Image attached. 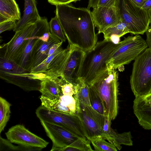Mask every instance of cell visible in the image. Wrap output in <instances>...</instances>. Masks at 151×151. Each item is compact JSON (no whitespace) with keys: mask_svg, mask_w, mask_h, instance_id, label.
<instances>
[{"mask_svg":"<svg viewBox=\"0 0 151 151\" xmlns=\"http://www.w3.org/2000/svg\"><path fill=\"white\" fill-rule=\"evenodd\" d=\"M56 7L55 16L69 45L85 52L93 48L98 42L97 35L90 9L76 7L70 3Z\"/></svg>","mask_w":151,"mask_h":151,"instance_id":"obj_1","label":"cell"},{"mask_svg":"<svg viewBox=\"0 0 151 151\" xmlns=\"http://www.w3.org/2000/svg\"><path fill=\"white\" fill-rule=\"evenodd\" d=\"M118 73L111 67L101 74L89 86L100 98L104 115L111 121L117 116L118 111Z\"/></svg>","mask_w":151,"mask_h":151,"instance_id":"obj_2","label":"cell"},{"mask_svg":"<svg viewBox=\"0 0 151 151\" xmlns=\"http://www.w3.org/2000/svg\"><path fill=\"white\" fill-rule=\"evenodd\" d=\"M118 43L115 44L104 39L97 42L93 48L86 52L81 69L80 80L90 86L107 69V62L117 48Z\"/></svg>","mask_w":151,"mask_h":151,"instance_id":"obj_3","label":"cell"},{"mask_svg":"<svg viewBox=\"0 0 151 151\" xmlns=\"http://www.w3.org/2000/svg\"><path fill=\"white\" fill-rule=\"evenodd\" d=\"M69 56L68 46L64 49L61 46L29 72L22 74L41 81L57 78L63 76Z\"/></svg>","mask_w":151,"mask_h":151,"instance_id":"obj_4","label":"cell"},{"mask_svg":"<svg viewBox=\"0 0 151 151\" xmlns=\"http://www.w3.org/2000/svg\"><path fill=\"white\" fill-rule=\"evenodd\" d=\"M130 83L135 97L151 92V49L147 47L134 60Z\"/></svg>","mask_w":151,"mask_h":151,"instance_id":"obj_5","label":"cell"},{"mask_svg":"<svg viewBox=\"0 0 151 151\" xmlns=\"http://www.w3.org/2000/svg\"><path fill=\"white\" fill-rule=\"evenodd\" d=\"M147 47L146 40L139 35L125 37L107 62V66L116 69L129 64Z\"/></svg>","mask_w":151,"mask_h":151,"instance_id":"obj_6","label":"cell"},{"mask_svg":"<svg viewBox=\"0 0 151 151\" xmlns=\"http://www.w3.org/2000/svg\"><path fill=\"white\" fill-rule=\"evenodd\" d=\"M40 120L52 123L64 128L78 137L86 138L84 127L77 114H70L48 109L41 105L36 110Z\"/></svg>","mask_w":151,"mask_h":151,"instance_id":"obj_7","label":"cell"},{"mask_svg":"<svg viewBox=\"0 0 151 151\" xmlns=\"http://www.w3.org/2000/svg\"><path fill=\"white\" fill-rule=\"evenodd\" d=\"M119 8L121 20L126 24L129 33L136 35L146 32L150 24L148 10L137 6L131 0H120Z\"/></svg>","mask_w":151,"mask_h":151,"instance_id":"obj_8","label":"cell"},{"mask_svg":"<svg viewBox=\"0 0 151 151\" xmlns=\"http://www.w3.org/2000/svg\"><path fill=\"white\" fill-rule=\"evenodd\" d=\"M76 102V114L82 122L86 138L90 140L95 137L102 138L106 116L91 106Z\"/></svg>","mask_w":151,"mask_h":151,"instance_id":"obj_9","label":"cell"},{"mask_svg":"<svg viewBox=\"0 0 151 151\" xmlns=\"http://www.w3.org/2000/svg\"><path fill=\"white\" fill-rule=\"evenodd\" d=\"M36 26V23L30 24L15 32L9 42L0 46V52L17 62L25 47L27 38L30 35Z\"/></svg>","mask_w":151,"mask_h":151,"instance_id":"obj_10","label":"cell"},{"mask_svg":"<svg viewBox=\"0 0 151 151\" xmlns=\"http://www.w3.org/2000/svg\"><path fill=\"white\" fill-rule=\"evenodd\" d=\"M5 134L8 139L18 145L43 149L49 144L22 125L17 124L12 127Z\"/></svg>","mask_w":151,"mask_h":151,"instance_id":"obj_11","label":"cell"},{"mask_svg":"<svg viewBox=\"0 0 151 151\" xmlns=\"http://www.w3.org/2000/svg\"><path fill=\"white\" fill-rule=\"evenodd\" d=\"M40 122L47 136L52 142L51 151H59L80 138L60 126L42 120Z\"/></svg>","mask_w":151,"mask_h":151,"instance_id":"obj_12","label":"cell"},{"mask_svg":"<svg viewBox=\"0 0 151 151\" xmlns=\"http://www.w3.org/2000/svg\"><path fill=\"white\" fill-rule=\"evenodd\" d=\"M91 13L94 26L98 30V34L103 33L108 28L121 21L119 5L96 7L93 8Z\"/></svg>","mask_w":151,"mask_h":151,"instance_id":"obj_13","label":"cell"},{"mask_svg":"<svg viewBox=\"0 0 151 151\" xmlns=\"http://www.w3.org/2000/svg\"><path fill=\"white\" fill-rule=\"evenodd\" d=\"M36 26L30 35L27 38L26 42L23 52L17 63L28 71L31 53L35 43L39 37L45 32H50L47 19L41 17L36 22Z\"/></svg>","mask_w":151,"mask_h":151,"instance_id":"obj_14","label":"cell"},{"mask_svg":"<svg viewBox=\"0 0 151 151\" xmlns=\"http://www.w3.org/2000/svg\"><path fill=\"white\" fill-rule=\"evenodd\" d=\"M69 56L63 76L67 80L78 82L80 81L81 69L86 52L81 49L69 45Z\"/></svg>","mask_w":151,"mask_h":151,"instance_id":"obj_15","label":"cell"},{"mask_svg":"<svg viewBox=\"0 0 151 151\" xmlns=\"http://www.w3.org/2000/svg\"><path fill=\"white\" fill-rule=\"evenodd\" d=\"M133 109L140 125L145 129H151V92L144 96L135 97Z\"/></svg>","mask_w":151,"mask_h":151,"instance_id":"obj_16","label":"cell"},{"mask_svg":"<svg viewBox=\"0 0 151 151\" xmlns=\"http://www.w3.org/2000/svg\"><path fill=\"white\" fill-rule=\"evenodd\" d=\"M60 41L51 34L47 42H43L39 39L35 43L31 53L28 72H29L45 60L48 56L51 47Z\"/></svg>","mask_w":151,"mask_h":151,"instance_id":"obj_17","label":"cell"},{"mask_svg":"<svg viewBox=\"0 0 151 151\" xmlns=\"http://www.w3.org/2000/svg\"><path fill=\"white\" fill-rule=\"evenodd\" d=\"M41 105L54 110L70 114H76L77 102L73 96L62 95L50 100L40 96Z\"/></svg>","mask_w":151,"mask_h":151,"instance_id":"obj_18","label":"cell"},{"mask_svg":"<svg viewBox=\"0 0 151 151\" xmlns=\"http://www.w3.org/2000/svg\"><path fill=\"white\" fill-rule=\"evenodd\" d=\"M0 78L6 82L16 85L27 91H39L41 81L16 74L0 72Z\"/></svg>","mask_w":151,"mask_h":151,"instance_id":"obj_19","label":"cell"},{"mask_svg":"<svg viewBox=\"0 0 151 151\" xmlns=\"http://www.w3.org/2000/svg\"><path fill=\"white\" fill-rule=\"evenodd\" d=\"M111 121L108 120L106 117L102 138L114 144L118 150H120L122 149L121 145H132V137L130 132L117 133L111 128Z\"/></svg>","mask_w":151,"mask_h":151,"instance_id":"obj_20","label":"cell"},{"mask_svg":"<svg viewBox=\"0 0 151 151\" xmlns=\"http://www.w3.org/2000/svg\"><path fill=\"white\" fill-rule=\"evenodd\" d=\"M24 10L23 15L20 19L17 22L13 29L16 32L27 25L35 23L39 20L40 16L36 6L35 0H24Z\"/></svg>","mask_w":151,"mask_h":151,"instance_id":"obj_21","label":"cell"},{"mask_svg":"<svg viewBox=\"0 0 151 151\" xmlns=\"http://www.w3.org/2000/svg\"><path fill=\"white\" fill-rule=\"evenodd\" d=\"M19 7L15 0H0V23L21 19Z\"/></svg>","mask_w":151,"mask_h":151,"instance_id":"obj_22","label":"cell"},{"mask_svg":"<svg viewBox=\"0 0 151 151\" xmlns=\"http://www.w3.org/2000/svg\"><path fill=\"white\" fill-rule=\"evenodd\" d=\"M41 97L54 100L63 95L60 88L54 79H47L41 82L39 90Z\"/></svg>","mask_w":151,"mask_h":151,"instance_id":"obj_23","label":"cell"},{"mask_svg":"<svg viewBox=\"0 0 151 151\" xmlns=\"http://www.w3.org/2000/svg\"><path fill=\"white\" fill-rule=\"evenodd\" d=\"M128 33L129 31L127 25L121 21L117 24L107 29L103 33L104 39L117 44L119 42L120 37Z\"/></svg>","mask_w":151,"mask_h":151,"instance_id":"obj_24","label":"cell"},{"mask_svg":"<svg viewBox=\"0 0 151 151\" xmlns=\"http://www.w3.org/2000/svg\"><path fill=\"white\" fill-rule=\"evenodd\" d=\"M0 72L22 74L28 72L15 61L0 52Z\"/></svg>","mask_w":151,"mask_h":151,"instance_id":"obj_25","label":"cell"},{"mask_svg":"<svg viewBox=\"0 0 151 151\" xmlns=\"http://www.w3.org/2000/svg\"><path fill=\"white\" fill-rule=\"evenodd\" d=\"M90 141L86 138H78L67 147L59 151H93L90 144Z\"/></svg>","mask_w":151,"mask_h":151,"instance_id":"obj_26","label":"cell"},{"mask_svg":"<svg viewBox=\"0 0 151 151\" xmlns=\"http://www.w3.org/2000/svg\"><path fill=\"white\" fill-rule=\"evenodd\" d=\"M11 104L4 98L0 97V133L3 131L9 121Z\"/></svg>","mask_w":151,"mask_h":151,"instance_id":"obj_27","label":"cell"},{"mask_svg":"<svg viewBox=\"0 0 151 151\" xmlns=\"http://www.w3.org/2000/svg\"><path fill=\"white\" fill-rule=\"evenodd\" d=\"M0 151H40L42 148L27 147L20 145H14L8 139L0 137Z\"/></svg>","mask_w":151,"mask_h":151,"instance_id":"obj_28","label":"cell"},{"mask_svg":"<svg viewBox=\"0 0 151 151\" xmlns=\"http://www.w3.org/2000/svg\"><path fill=\"white\" fill-rule=\"evenodd\" d=\"M80 80L78 89L74 97L76 102L91 106L90 100L89 86L83 81Z\"/></svg>","mask_w":151,"mask_h":151,"instance_id":"obj_29","label":"cell"},{"mask_svg":"<svg viewBox=\"0 0 151 151\" xmlns=\"http://www.w3.org/2000/svg\"><path fill=\"white\" fill-rule=\"evenodd\" d=\"M96 151H117L118 150L113 144L106 141L101 137H96L90 140Z\"/></svg>","mask_w":151,"mask_h":151,"instance_id":"obj_30","label":"cell"},{"mask_svg":"<svg viewBox=\"0 0 151 151\" xmlns=\"http://www.w3.org/2000/svg\"><path fill=\"white\" fill-rule=\"evenodd\" d=\"M50 32L51 35L63 42L66 41V38L61 25L56 16L52 18L49 22Z\"/></svg>","mask_w":151,"mask_h":151,"instance_id":"obj_31","label":"cell"},{"mask_svg":"<svg viewBox=\"0 0 151 151\" xmlns=\"http://www.w3.org/2000/svg\"><path fill=\"white\" fill-rule=\"evenodd\" d=\"M89 90L90 100L91 106L97 112L104 115V108L100 98L97 93L90 87Z\"/></svg>","mask_w":151,"mask_h":151,"instance_id":"obj_32","label":"cell"},{"mask_svg":"<svg viewBox=\"0 0 151 151\" xmlns=\"http://www.w3.org/2000/svg\"><path fill=\"white\" fill-rule=\"evenodd\" d=\"M16 23V21L9 20L0 23V33L6 30L13 29L15 28Z\"/></svg>","mask_w":151,"mask_h":151,"instance_id":"obj_33","label":"cell"},{"mask_svg":"<svg viewBox=\"0 0 151 151\" xmlns=\"http://www.w3.org/2000/svg\"><path fill=\"white\" fill-rule=\"evenodd\" d=\"M120 0H99L97 6L111 7L119 5Z\"/></svg>","mask_w":151,"mask_h":151,"instance_id":"obj_34","label":"cell"},{"mask_svg":"<svg viewBox=\"0 0 151 151\" xmlns=\"http://www.w3.org/2000/svg\"><path fill=\"white\" fill-rule=\"evenodd\" d=\"M80 0H48L49 3L52 5H57L68 4L72 2H76Z\"/></svg>","mask_w":151,"mask_h":151,"instance_id":"obj_35","label":"cell"},{"mask_svg":"<svg viewBox=\"0 0 151 151\" xmlns=\"http://www.w3.org/2000/svg\"><path fill=\"white\" fill-rule=\"evenodd\" d=\"M146 42L148 47L151 49V23L146 32Z\"/></svg>","mask_w":151,"mask_h":151,"instance_id":"obj_36","label":"cell"},{"mask_svg":"<svg viewBox=\"0 0 151 151\" xmlns=\"http://www.w3.org/2000/svg\"><path fill=\"white\" fill-rule=\"evenodd\" d=\"M63 43V42L60 41L53 45L49 50L48 56L53 54L61 46Z\"/></svg>","mask_w":151,"mask_h":151,"instance_id":"obj_37","label":"cell"},{"mask_svg":"<svg viewBox=\"0 0 151 151\" xmlns=\"http://www.w3.org/2000/svg\"><path fill=\"white\" fill-rule=\"evenodd\" d=\"M99 0H89L87 8L90 9L91 8H94L97 6Z\"/></svg>","mask_w":151,"mask_h":151,"instance_id":"obj_38","label":"cell"},{"mask_svg":"<svg viewBox=\"0 0 151 151\" xmlns=\"http://www.w3.org/2000/svg\"><path fill=\"white\" fill-rule=\"evenodd\" d=\"M141 9L148 10L151 8V0H146Z\"/></svg>","mask_w":151,"mask_h":151,"instance_id":"obj_39","label":"cell"},{"mask_svg":"<svg viewBox=\"0 0 151 151\" xmlns=\"http://www.w3.org/2000/svg\"><path fill=\"white\" fill-rule=\"evenodd\" d=\"M146 0H131L132 3L137 6L141 8Z\"/></svg>","mask_w":151,"mask_h":151,"instance_id":"obj_40","label":"cell"},{"mask_svg":"<svg viewBox=\"0 0 151 151\" xmlns=\"http://www.w3.org/2000/svg\"><path fill=\"white\" fill-rule=\"evenodd\" d=\"M150 17V23H151V8L148 10Z\"/></svg>","mask_w":151,"mask_h":151,"instance_id":"obj_41","label":"cell"},{"mask_svg":"<svg viewBox=\"0 0 151 151\" xmlns=\"http://www.w3.org/2000/svg\"><path fill=\"white\" fill-rule=\"evenodd\" d=\"M149 151H151V147L150 148V150H149Z\"/></svg>","mask_w":151,"mask_h":151,"instance_id":"obj_42","label":"cell"}]
</instances>
